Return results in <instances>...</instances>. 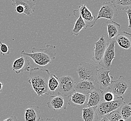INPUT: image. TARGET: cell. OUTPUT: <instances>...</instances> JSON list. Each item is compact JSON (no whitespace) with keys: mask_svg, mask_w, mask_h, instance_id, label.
<instances>
[{"mask_svg":"<svg viewBox=\"0 0 131 121\" xmlns=\"http://www.w3.org/2000/svg\"><path fill=\"white\" fill-rule=\"evenodd\" d=\"M50 73L47 69H41L38 67L32 68L29 70V79L28 82L38 96L43 95H50L48 83L50 78Z\"/></svg>","mask_w":131,"mask_h":121,"instance_id":"obj_1","label":"cell"},{"mask_svg":"<svg viewBox=\"0 0 131 121\" xmlns=\"http://www.w3.org/2000/svg\"><path fill=\"white\" fill-rule=\"evenodd\" d=\"M45 47V49H38L33 47L31 53H27L23 50L21 55L31 58L34 63L38 65L46 66L55 59L57 52L56 47L54 45L46 44Z\"/></svg>","mask_w":131,"mask_h":121,"instance_id":"obj_2","label":"cell"},{"mask_svg":"<svg viewBox=\"0 0 131 121\" xmlns=\"http://www.w3.org/2000/svg\"><path fill=\"white\" fill-rule=\"evenodd\" d=\"M126 103L122 96H118L112 102L103 101L100 103L99 105L96 107V111L97 115L102 117L117 111Z\"/></svg>","mask_w":131,"mask_h":121,"instance_id":"obj_3","label":"cell"},{"mask_svg":"<svg viewBox=\"0 0 131 121\" xmlns=\"http://www.w3.org/2000/svg\"><path fill=\"white\" fill-rule=\"evenodd\" d=\"M98 67L91 63L82 62L79 64L76 71L79 75V78L82 81H95Z\"/></svg>","mask_w":131,"mask_h":121,"instance_id":"obj_4","label":"cell"},{"mask_svg":"<svg viewBox=\"0 0 131 121\" xmlns=\"http://www.w3.org/2000/svg\"><path fill=\"white\" fill-rule=\"evenodd\" d=\"M58 94L64 97L70 98L75 91L76 82L71 76H63L59 78Z\"/></svg>","mask_w":131,"mask_h":121,"instance_id":"obj_5","label":"cell"},{"mask_svg":"<svg viewBox=\"0 0 131 121\" xmlns=\"http://www.w3.org/2000/svg\"><path fill=\"white\" fill-rule=\"evenodd\" d=\"M128 88V82L124 76H121L117 80L112 82L110 86L105 91L112 92L118 96H122Z\"/></svg>","mask_w":131,"mask_h":121,"instance_id":"obj_6","label":"cell"},{"mask_svg":"<svg viewBox=\"0 0 131 121\" xmlns=\"http://www.w3.org/2000/svg\"><path fill=\"white\" fill-rule=\"evenodd\" d=\"M118 14V9L112 2H104L98 12L96 20L97 21L99 19L105 18L112 21L117 16Z\"/></svg>","mask_w":131,"mask_h":121,"instance_id":"obj_7","label":"cell"},{"mask_svg":"<svg viewBox=\"0 0 131 121\" xmlns=\"http://www.w3.org/2000/svg\"><path fill=\"white\" fill-rule=\"evenodd\" d=\"M73 14L76 18L80 16L87 27L92 28L96 24L97 21L95 16L85 4L79 6L77 10H74Z\"/></svg>","mask_w":131,"mask_h":121,"instance_id":"obj_8","label":"cell"},{"mask_svg":"<svg viewBox=\"0 0 131 121\" xmlns=\"http://www.w3.org/2000/svg\"><path fill=\"white\" fill-rule=\"evenodd\" d=\"M112 70L102 68L97 69L96 76L95 81L99 85L100 89L104 92L110 86L113 81V77L109 76Z\"/></svg>","mask_w":131,"mask_h":121,"instance_id":"obj_9","label":"cell"},{"mask_svg":"<svg viewBox=\"0 0 131 121\" xmlns=\"http://www.w3.org/2000/svg\"><path fill=\"white\" fill-rule=\"evenodd\" d=\"M108 44L107 40L103 35H101L99 40L95 42L94 49L92 58V60L94 63H100L102 59Z\"/></svg>","mask_w":131,"mask_h":121,"instance_id":"obj_10","label":"cell"},{"mask_svg":"<svg viewBox=\"0 0 131 121\" xmlns=\"http://www.w3.org/2000/svg\"><path fill=\"white\" fill-rule=\"evenodd\" d=\"M115 40L110 41L105 51L102 59L99 63L102 68L106 69L110 68L113 60L115 57Z\"/></svg>","mask_w":131,"mask_h":121,"instance_id":"obj_11","label":"cell"},{"mask_svg":"<svg viewBox=\"0 0 131 121\" xmlns=\"http://www.w3.org/2000/svg\"><path fill=\"white\" fill-rule=\"evenodd\" d=\"M66 98L67 97L59 95L50 96L47 103L48 107L53 111L66 110L67 107V104H69V102L66 101Z\"/></svg>","mask_w":131,"mask_h":121,"instance_id":"obj_12","label":"cell"},{"mask_svg":"<svg viewBox=\"0 0 131 121\" xmlns=\"http://www.w3.org/2000/svg\"><path fill=\"white\" fill-rule=\"evenodd\" d=\"M30 64L27 56L21 55L20 58L16 59L12 65V70L16 74H19L24 71H29Z\"/></svg>","mask_w":131,"mask_h":121,"instance_id":"obj_13","label":"cell"},{"mask_svg":"<svg viewBox=\"0 0 131 121\" xmlns=\"http://www.w3.org/2000/svg\"><path fill=\"white\" fill-rule=\"evenodd\" d=\"M103 91L100 89H95L89 94L87 107H96L104 101Z\"/></svg>","mask_w":131,"mask_h":121,"instance_id":"obj_14","label":"cell"},{"mask_svg":"<svg viewBox=\"0 0 131 121\" xmlns=\"http://www.w3.org/2000/svg\"><path fill=\"white\" fill-rule=\"evenodd\" d=\"M34 0H12V5L14 7L21 5L25 9L24 15L30 16L36 9V4Z\"/></svg>","mask_w":131,"mask_h":121,"instance_id":"obj_15","label":"cell"},{"mask_svg":"<svg viewBox=\"0 0 131 121\" xmlns=\"http://www.w3.org/2000/svg\"><path fill=\"white\" fill-rule=\"evenodd\" d=\"M41 114L38 106H30L24 111L25 121H40Z\"/></svg>","mask_w":131,"mask_h":121,"instance_id":"obj_16","label":"cell"},{"mask_svg":"<svg viewBox=\"0 0 131 121\" xmlns=\"http://www.w3.org/2000/svg\"><path fill=\"white\" fill-rule=\"evenodd\" d=\"M118 45L124 50H131V34L126 32H121L116 38Z\"/></svg>","mask_w":131,"mask_h":121,"instance_id":"obj_17","label":"cell"},{"mask_svg":"<svg viewBox=\"0 0 131 121\" xmlns=\"http://www.w3.org/2000/svg\"><path fill=\"white\" fill-rule=\"evenodd\" d=\"M107 29V38L110 41L115 40L121 32V25L113 21L106 22Z\"/></svg>","mask_w":131,"mask_h":121,"instance_id":"obj_18","label":"cell"},{"mask_svg":"<svg viewBox=\"0 0 131 121\" xmlns=\"http://www.w3.org/2000/svg\"><path fill=\"white\" fill-rule=\"evenodd\" d=\"M96 89L93 82L87 81H81L75 85V91L87 95Z\"/></svg>","mask_w":131,"mask_h":121,"instance_id":"obj_19","label":"cell"},{"mask_svg":"<svg viewBox=\"0 0 131 121\" xmlns=\"http://www.w3.org/2000/svg\"><path fill=\"white\" fill-rule=\"evenodd\" d=\"M82 118L84 121H98L99 116L96 111V107L83 108Z\"/></svg>","mask_w":131,"mask_h":121,"instance_id":"obj_20","label":"cell"},{"mask_svg":"<svg viewBox=\"0 0 131 121\" xmlns=\"http://www.w3.org/2000/svg\"><path fill=\"white\" fill-rule=\"evenodd\" d=\"M59 78L55 74H51L50 75L48 81V87L50 96L55 95L56 91L59 86Z\"/></svg>","mask_w":131,"mask_h":121,"instance_id":"obj_21","label":"cell"},{"mask_svg":"<svg viewBox=\"0 0 131 121\" xmlns=\"http://www.w3.org/2000/svg\"><path fill=\"white\" fill-rule=\"evenodd\" d=\"M76 18L77 19L74 23L73 29L71 31V34L77 37L81 30L86 29L87 27L80 16H78Z\"/></svg>","mask_w":131,"mask_h":121,"instance_id":"obj_22","label":"cell"},{"mask_svg":"<svg viewBox=\"0 0 131 121\" xmlns=\"http://www.w3.org/2000/svg\"><path fill=\"white\" fill-rule=\"evenodd\" d=\"M70 100L72 103L76 105L83 106L87 100L86 95L79 92L75 91L71 95Z\"/></svg>","mask_w":131,"mask_h":121,"instance_id":"obj_23","label":"cell"},{"mask_svg":"<svg viewBox=\"0 0 131 121\" xmlns=\"http://www.w3.org/2000/svg\"><path fill=\"white\" fill-rule=\"evenodd\" d=\"M112 3L118 10H123L131 6V0H113Z\"/></svg>","mask_w":131,"mask_h":121,"instance_id":"obj_24","label":"cell"},{"mask_svg":"<svg viewBox=\"0 0 131 121\" xmlns=\"http://www.w3.org/2000/svg\"><path fill=\"white\" fill-rule=\"evenodd\" d=\"M121 115L122 118L126 120L131 116V103L124 104L121 109Z\"/></svg>","mask_w":131,"mask_h":121,"instance_id":"obj_25","label":"cell"},{"mask_svg":"<svg viewBox=\"0 0 131 121\" xmlns=\"http://www.w3.org/2000/svg\"><path fill=\"white\" fill-rule=\"evenodd\" d=\"M105 116L107 117L110 121H118L120 119L122 118L121 113L117 111H114Z\"/></svg>","mask_w":131,"mask_h":121,"instance_id":"obj_26","label":"cell"},{"mask_svg":"<svg viewBox=\"0 0 131 121\" xmlns=\"http://www.w3.org/2000/svg\"><path fill=\"white\" fill-rule=\"evenodd\" d=\"M0 50H1V54L4 56L8 55L10 53V47L5 44L3 43L1 41H0Z\"/></svg>","mask_w":131,"mask_h":121,"instance_id":"obj_27","label":"cell"},{"mask_svg":"<svg viewBox=\"0 0 131 121\" xmlns=\"http://www.w3.org/2000/svg\"><path fill=\"white\" fill-rule=\"evenodd\" d=\"M114 94L112 92L106 91L103 95V99L105 102H112L115 99Z\"/></svg>","mask_w":131,"mask_h":121,"instance_id":"obj_28","label":"cell"},{"mask_svg":"<svg viewBox=\"0 0 131 121\" xmlns=\"http://www.w3.org/2000/svg\"><path fill=\"white\" fill-rule=\"evenodd\" d=\"M126 13L128 16V19L129 24L128 26V29L131 31V9L129 8L128 9H126Z\"/></svg>","mask_w":131,"mask_h":121,"instance_id":"obj_29","label":"cell"},{"mask_svg":"<svg viewBox=\"0 0 131 121\" xmlns=\"http://www.w3.org/2000/svg\"><path fill=\"white\" fill-rule=\"evenodd\" d=\"M15 7H16L15 11L17 13L24 15V12H25V9H24V7H23L21 5H18L16 6Z\"/></svg>","mask_w":131,"mask_h":121,"instance_id":"obj_30","label":"cell"},{"mask_svg":"<svg viewBox=\"0 0 131 121\" xmlns=\"http://www.w3.org/2000/svg\"><path fill=\"white\" fill-rule=\"evenodd\" d=\"M3 121H19L17 116H11L8 118L6 119Z\"/></svg>","mask_w":131,"mask_h":121,"instance_id":"obj_31","label":"cell"},{"mask_svg":"<svg viewBox=\"0 0 131 121\" xmlns=\"http://www.w3.org/2000/svg\"><path fill=\"white\" fill-rule=\"evenodd\" d=\"M43 121H63L60 120H57L56 119L54 118H47L45 119V120Z\"/></svg>","mask_w":131,"mask_h":121,"instance_id":"obj_32","label":"cell"},{"mask_svg":"<svg viewBox=\"0 0 131 121\" xmlns=\"http://www.w3.org/2000/svg\"><path fill=\"white\" fill-rule=\"evenodd\" d=\"M100 121H110V120L107 118V117L106 116H102Z\"/></svg>","mask_w":131,"mask_h":121,"instance_id":"obj_33","label":"cell"},{"mask_svg":"<svg viewBox=\"0 0 131 121\" xmlns=\"http://www.w3.org/2000/svg\"><path fill=\"white\" fill-rule=\"evenodd\" d=\"M3 86V83L1 82H0V93L2 91Z\"/></svg>","mask_w":131,"mask_h":121,"instance_id":"obj_34","label":"cell"},{"mask_svg":"<svg viewBox=\"0 0 131 121\" xmlns=\"http://www.w3.org/2000/svg\"><path fill=\"white\" fill-rule=\"evenodd\" d=\"M126 121H131V116L130 117H129L126 120Z\"/></svg>","mask_w":131,"mask_h":121,"instance_id":"obj_35","label":"cell"},{"mask_svg":"<svg viewBox=\"0 0 131 121\" xmlns=\"http://www.w3.org/2000/svg\"><path fill=\"white\" fill-rule=\"evenodd\" d=\"M126 121V120H125V119L123 118H121L119 120V121Z\"/></svg>","mask_w":131,"mask_h":121,"instance_id":"obj_36","label":"cell"},{"mask_svg":"<svg viewBox=\"0 0 131 121\" xmlns=\"http://www.w3.org/2000/svg\"><path fill=\"white\" fill-rule=\"evenodd\" d=\"M0 24H1V23H0Z\"/></svg>","mask_w":131,"mask_h":121,"instance_id":"obj_37","label":"cell"}]
</instances>
